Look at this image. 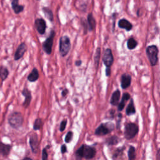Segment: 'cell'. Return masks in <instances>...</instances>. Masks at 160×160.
Here are the masks:
<instances>
[{"instance_id": "cell-1", "label": "cell", "mask_w": 160, "mask_h": 160, "mask_svg": "<svg viewBox=\"0 0 160 160\" xmlns=\"http://www.w3.org/2000/svg\"><path fill=\"white\" fill-rule=\"evenodd\" d=\"M97 153L96 149L87 145H83L76 151V156L79 158H85L86 159H93Z\"/></svg>"}, {"instance_id": "cell-2", "label": "cell", "mask_w": 160, "mask_h": 160, "mask_svg": "<svg viewBox=\"0 0 160 160\" xmlns=\"http://www.w3.org/2000/svg\"><path fill=\"white\" fill-rule=\"evenodd\" d=\"M23 121V116L19 112H13L8 118V123L14 129L19 128L22 126Z\"/></svg>"}, {"instance_id": "cell-3", "label": "cell", "mask_w": 160, "mask_h": 160, "mask_svg": "<svg viewBox=\"0 0 160 160\" xmlns=\"http://www.w3.org/2000/svg\"><path fill=\"white\" fill-rule=\"evenodd\" d=\"M71 49L70 39L68 36H63L60 39L59 51L62 57L66 56Z\"/></svg>"}, {"instance_id": "cell-4", "label": "cell", "mask_w": 160, "mask_h": 160, "mask_svg": "<svg viewBox=\"0 0 160 160\" xmlns=\"http://www.w3.org/2000/svg\"><path fill=\"white\" fill-rule=\"evenodd\" d=\"M147 56L150 62L151 65L154 66H156L158 61V53L159 50L156 45H151L148 46L146 50Z\"/></svg>"}, {"instance_id": "cell-5", "label": "cell", "mask_w": 160, "mask_h": 160, "mask_svg": "<svg viewBox=\"0 0 160 160\" xmlns=\"http://www.w3.org/2000/svg\"><path fill=\"white\" fill-rule=\"evenodd\" d=\"M139 131V128L138 126L133 123H126L125 126L124 135L126 140H130L135 138V136Z\"/></svg>"}, {"instance_id": "cell-6", "label": "cell", "mask_w": 160, "mask_h": 160, "mask_svg": "<svg viewBox=\"0 0 160 160\" xmlns=\"http://www.w3.org/2000/svg\"><path fill=\"white\" fill-rule=\"evenodd\" d=\"M115 128V125L111 122H107L101 123L95 130L94 134L97 136H104L108 135Z\"/></svg>"}, {"instance_id": "cell-7", "label": "cell", "mask_w": 160, "mask_h": 160, "mask_svg": "<svg viewBox=\"0 0 160 160\" xmlns=\"http://www.w3.org/2000/svg\"><path fill=\"white\" fill-rule=\"evenodd\" d=\"M55 36V31L51 30L50 36L48 37L46 40L43 43V49L48 55H51L52 52V48L53 45V40Z\"/></svg>"}, {"instance_id": "cell-8", "label": "cell", "mask_w": 160, "mask_h": 160, "mask_svg": "<svg viewBox=\"0 0 160 160\" xmlns=\"http://www.w3.org/2000/svg\"><path fill=\"white\" fill-rule=\"evenodd\" d=\"M30 145L31 148L32 152L36 154L38 152L40 149V141L36 133H31L30 136Z\"/></svg>"}, {"instance_id": "cell-9", "label": "cell", "mask_w": 160, "mask_h": 160, "mask_svg": "<svg viewBox=\"0 0 160 160\" xmlns=\"http://www.w3.org/2000/svg\"><path fill=\"white\" fill-rule=\"evenodd\" d=\"M103 61L106 67H111L114 62V57L111 49H106L103 57Z\"/></svg>"}, {"instance_id": "cell-10", "label": "cell", "mask_w": 160, "mask_h": 160, "mask_svg": "<svg viewBox=\"0 0 160 160\" xmlns=\"http://www.w3.org/2000/svg\"><path fill=\"white\" fill-rule=\"evenodd\" d=\"M35 26L40 35H44L46 29V21L42 18H37L35 21Z\"/></svg>"}, {"instance_id": "cell-11", "label": "cell", "mask_w": 160, "mask_h": 160, "mask_svg": "<svg viewBox=\"0 0 160 160\" xmlns=\"http://www.w3.org/2000/svg\"><path fill=\"white\" fill-rule=\"evenodd\" d=\"M26 50H27V46H26L25 43H21L14 53V60L15 61H18L21 59V58L24 56V54L26 51Z\"/></svg>"}, {"instance_id": "cell-12", "label": "cell", "mask_w": 160, "mask_h": 160, "mask_svg": "<svg viewBox=\"0 0 160 160\" xmlns=\"http://www.w3.org/2000/svg\"><path fill=\"white\" fill-rule=\"evenodd\" d=\"M22 94L23 97H25V101L23 103V106L25 108H28L30 105L31 101L32 99V96H31V92L27 88H25L22 91Z\"/></svg>"}, {"instance_id": "cell-13", "label": "cell", "mask_w": 160, "mask_h": 160, "mask_svg": "<svg viewBox=\"0 0 160 160\" xmlns=\"http://www.w3.org/2000/svg\"><path fill=\"white\" fill-rule=\"evenodd\" d=\"M131 83V76L130 74H123L121 76V86L123 89H126L128 88Z\"/></svg>"}, {"instance_id": "cell-14", "label": "cell", "mask_w": 160, "mask_h": 160, "mask_svg": "<svg viewBox=\"0 0 160 160\" xmlns=\"http://www.w3.org/2000/svg\"><path fill=\"white\" fill-rule=\"evenodd\" d=\"M12 148V145H6L0 141V154L4 158L8 157Z\"/></svg>"}, {"instance_id": "cell-15", "label": "cell", "mask_w": 160, "mask_h": 160, "mask_svg": "<svg viewBox=\"0 0 160 160\" xmlns=\"http://www.w3.org/2000/svg\"><path fill=\"white\" fill-rule=\"evenodd\" d=\"M118 27L121 29H125L127 31H130L133 28V25L128 20L125 18H123L119 20L118 23Z\"/></svg>"}, {"instance_id": "cell-16", "label": "cell", "mask_w": 160, "mask_h": 160, "mask_svg": "<svg viewBox=\"0 0 160 160\" xmlns=\"http://www.w3.org/2000/svg\"><path fill=\"white\" fill-rule=\"evenodd\" d=\"M12 7L15 14H19L25 9V6L23 5L19 4V0H12Z\"/></svg>"}, {"instance_id": "cell-17", "label": "cell", "mask_w": 160, "mask_h": 160, "mask_svg": "<svg viewBox=\"0 0 160 160\" xmlns=\"http://www.w3.org/2000/svg\"><path fill=\"white\" fill-rule=\"evenodd\" d=\"M87 22L88 25V30L89 31H93L96 28V26H97V22H96V20L92 13H90L88 14Z\"/></svg>"}, {"instance_id": "cell-18", "label": "cell", "mask_w": 160, "mask_h": 160, "mask_svg": "<svg viewBox=\"0 0 160 160\" xmlns=\"http://www.w3.org/2000/svg\"><path fill=\"white\" fill-rule=\"evenodd\" d=\"M121 92L119 89H116L115 92L112 94L111 99H110V103L111 105L117 106L119 103V101L120 99Z\"/></svg>"}, {"instance_id": "cell-19", "label": "cell", "mask_w": 160, "mask_h": 160, "mask_svg": "<svg viewBox=\"0 0 160 160\" xmlns=\"http://www.w3.org/2000/svg\"><path fill=\"white\" fill-rule=\"evenodd\" d=\"M130 98H131V97H130V94L129 93H125L123 94V97H122L121 102L119 103L118 106V111H122L124 109L125 106L126 102L128 100H129Z\"/></svg>"}, {"instance_id": "cell-20", "label": "cell", "mask_w": 160, "mask_h": 160, "mask_svg": "<svg viewBox=\"0 0 160 160\" xmlns=\"http://www.w3.org/2000/svg\"><path fill=\"white\" fill-rule=\"evenodd\" d=\"M39 76V72L38 70H37L36 68H33L32 71L30 73L28 76V80L30 82H35L38 79Z\"/></svg>"}, {"instance_id": "cell-21", "label": "cell", "mask_w": 160, "mask_h": 160, "mask_svg": "<svg viewBox=\"0 0 160 160\" xmlns=\"http://www.w3.org/2000/svg\"><path fill=\"white\" fill-rule=\"evenodd\" d=\"M136 113V109L134 104V101L133 99H131L130 102L128 105V107L126 110V114L128 116H131Z\"/></svg>"}, {"instance_id": "cell-22", "label": "cell", "mask_w": 160, "mask_h": 160, "mask_svg": "<svg viewBox=\"0 0 160 160\" xmlns=\"http://www.w3.org/2000/svg\"><path fill=\"white\" fill-rule=\"evenodd\" d=\"M42 11L48 19L50 20V21H53L54 16H53V12L51 9H50L48 7H43L42 8Z\"/></svg>"}, {"instance_id": "cell-23", "label": "cell", "mask_w": 160, "mask_h": 160, "mask_svg": "<svg viewBox=\"0 0 160 160\" xmlns=\"http://www.w3.org/2000/svg\"><path fill=\"white\" fill-rule=\"evenodd\" d=\"M9 75V71L7 68L4 66H0V78L3 81L6 79Z\"/></svg>"}, {"instance_id": "cell-24", "label": "cell", "mask_w": 160, "mask_h": 160, "mask_svg": "<svg viewBox=\"0 0 160 160\" xmlns=\"http://www.w3.org/2000/svg\"><path fill=\"white\" fill-rule=\"evenodd\" d=\"M138 46V42L133 38H130L127 41V48L130 50H134Z\"/></svg>"}, {"instance_id": "cell-25", "label": "cell", "mask_w": 160, "mask_h": 160, "mask_svg": "<svg viewBox=\"0 0 160 160\" xmlns=\"http://www.w3.org/2000/svg\"><path fill=\"white\" fill-rule=\"evenodd\" d=\"M119 142V138L117 136H113L109 138H107L106 140V143L108 146L117 145Z\"/></svg>"}, {"instance_id": "cell-26", "label": "cell", "mask_w": 160, "mask_h": 160, "mask_svg": "<svg viewBox=\"0 0 160 160\" xmlns=\"http://www.w3.org/2000/svg\"><path fill=\"white\" fill-rule=\"evenodd\" d=\"M100 56H101V48H98L97 50H96V53H95L94 57V65H95V67H96V69H97V70L98 68Z\"/></svg>"}, {"instance_id": "cell-27", "label": "cell", "mask_w": 160, "mask_h": 160, "mask_svg": "<svg viewBox=\"0 0 160 160\" xmlns=\"http://www.w3.org/2000/svg\"><path fill=\"white\" fill-rule=\"evenodd\" d=\"M128 159L130 160L135 159L136 158V150L134 146H131L130 147L128 152Z\"/></svg>"}, {"instance_id": "cell-28", "label": "cell", "mask_w": 160, "mask_h": 160, "mask_svg": "<svg viewBox=\"0 0 160 160\" xmlns=\"http://www.w3.org/2000/svg\"><path fill=\"white\" fill-rule=\"evenodd\" d=\"M43 126V121L41 118H37L35 122L33 125V130L35 131L40 130Z\"/></svg>"}, {"instance_id": "cell-29", "label": "cell", "mask_w": 160, "mask_h": 160, "mask_svg": "<svg viewBox=\"0 0 160 160\" xmlns=\"http://www.w3.org/2000/svg\"><path fill=\"white\" fill-rule=\"evenodd\" d=\"M73 133L72 131H68V133L66 135L65 141L66 143H70L73 139Z\"/></svg>"}, {"instance_id": "cell-30", "label": "cell", "mask_w": 160, "mask_h": 160, "mask_svg": "<svg viewBox=\"0 0 160 160\" xmlns=\"http://www.w3.org/2000/svg\"><path fill=\"white\" fill-rule=\"evenodd\" d=\"M81 24L83 27L84 33V34H86L88 30V25L87 20H84V19H81Z\"/></svg>"}, {"instance_id": "cell-31", "label": "cell", "mask_w": 160, "mask_h": 160, "mask_svg": "<svg viewBox=\"0 0 160 160\" xmlns=\"http://www.w3.org/2000/svg\"><path fill=\"white\" fill-rule=\"evenodd\" d=\"M66 125H67V120H64L61 121V124H60V131H63L64 130H65Z\"/></svg>"}, {"instance_id": "cell-32", "label": "cell", "mask_w": 160, "mask_h": 160, "mask_svg": "<svg viewBox=\"0 0 160 160\" xmlns=\"http://www.w3.org/2000/svg\"><path fill=\"white\" fill-rule=\"evenodd\" d=\"M48 154L46 149L44 148L42 151V159L46 160L48 159Z\"/></svg>"}, {"instance_id": "cell-33", "label": "cell", "mask_w": 160, "mask_h": 160, "mask_svg": "<svg viewBox=\"0 0 160 160\" xmlns=\"http://www.w3.org/2000/svg\"><path fill=\"white\" fill-rule=\"evenodd\" d=\"M61 152L62 154H65L67 152V147L65 145H63L61 147Z\"/></svg>"}, {"instance_id": "cell-34", "label": "cell", "mask_w": 160, "mask_h": 160, "mask_svg": "<svg viewBox=\"0 0 160 160\" xmlns=\"http://www.w3.org/2000/svg\"><path fill=\"white\" fill-rule=\"evenodd\" d=\"M111 74V68L110 67H106V76H110Z\"/></svg>"}, {"instance_id": "cell-35", "label": "cell", "mask_w": 160, "mask_h": 160, "mask_svg": "<svg viewBox=\"0 0 160 160\" xmlns=\"http://www.w3.org/2000/svg\"><path fill=\"white\" fill-rule=\"evenodd\" d=\"M68 93V89H65L63 90V92L61 93V94H62V96H63V97H66V96L67 95Z\"/></svg>"}, {"instance_id": "cell-36", "label": "cell", "mask_w": 160, "mask_h": 160, "mask_svg": "<svg viewBox=\"0 0 160 160\" xmlns=\"http://www.w3.org/2000/svg\"><path fill=\"white\" fill-rule=\"evenodd\" d=\"M81 64H82V61L81 60H78L75 62V65L77 66H80L81 65Z\"/></svg>"}, {"instance_id": "cell-37", "label": "cell", "mask_w": 160, "mask_h": 160, "mask_svg": "<svg viewBox=\"0 0 160 160\" xmlns=\"http://www.w3.org/2000/svg\"><path fill=\"white\" fill-rule=\"evenodd\" d=\"M156 159L158 160H160V149L158 151L157 154H156Z\"/></svg>"}, {"instance_id": "cell-38", "label": "cell", "mask_w": 160, "mask_h": 160, "mask_svg": "<svg viewBox=\"0 0 160 160\" xmlns=\"http://www.w3.org/2000/svg\"><path fill=\"white\" fill-rule=\"evenodd\" d=\"M31 159V158H28V157H25L24 158V159Z\"/></svg>"}, {"instance_id": "cell-39", "label": "cell", "mask_w": 160, "mask_h": 160, "mask_svg": "<svg viewBox=\"0 0 160 160\" xmlns=\"http://www.w3.org/2000/svg\"><path fill=\"white\" fill-rule=\"evenodd\" d=\"M37 1H40V0H37Z\"/></svg>"}, {"instance_id": "cell-40", "label": "cell", "mask_w": 160, "mask_h": 160, "mask_svg": "<svg viewBox=\"0 0 160 160\" xmlns=\"http://www.w3.org/2000/svg\"><path fill=\"white\" fill-rule=\"evenodd\" d=\"M159 123H160V121H159Z\"/></svg>"}]
</instances>
